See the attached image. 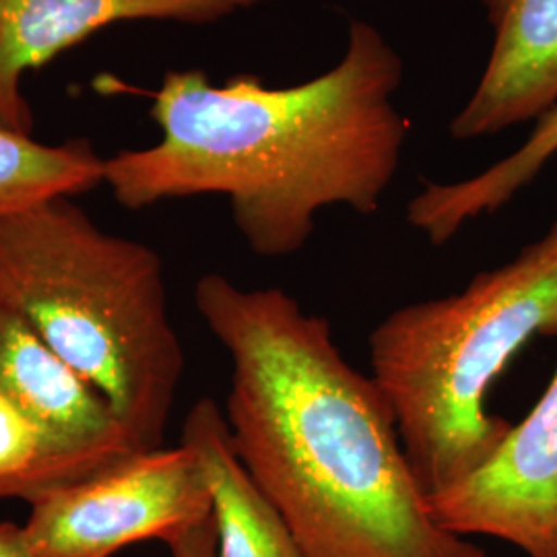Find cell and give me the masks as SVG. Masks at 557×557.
Segmentation results:
<instances>
[{
  "instance_id": "13",
  "label": "cell",
  "mask_w": 557,
  "mask_h": 557,
  "mask_svg": "<svg viewBox=\"0 0 557 557\" xmlns=\"http://www.w3.org/2000/svg\"><path fill=\"white\" fill-rule=\"evenodd\" d=\"M119 458L60 444L0 395V502L25 499L34 504Z\"/></svg>"
},
{
  "instance_id": "5",
  "label": "cell",
  "mask_w": 557,
  "mask_h": 557,
  "mask_svg": "<svg viewBox=\"0 0 557 557\" xmlns=\"http://www.w3.org/2000/svg\"><path fill=\"white\" fill-rule=\"evenodd\" d=\"M29 506L34 557H110L140 541L170 543L213 515L199 457L182 442L131 453Z\"/></svg>"
},
{
  "instance_id": "6",
  "label": "cell",
  "mask_w": 557,
  "mask_h": 557,
  "mask_svg": "<svg viewBox=\"0 0 557 557\" xmlns=\"http://www.w3.org/2000/svg\"><path fill=\"white\" fill-rule=\"evenodd\" d=\"M428 504L440 527L458 537L483 535L527 557H557V368L492 460Z\"/></svg>"
},
{
  "instance_id": "4",
  "label": "cell",
  "mask_w": 557,
  "mask_h": 557,
  "mask_svg": "<svg viewBox=\"0 0 557 557\" xmlns=\"http://www.w3.org/2000/svg\"><path fill=\"white\" fill-rule=\"evenodd\" d=\"M535 337H557V220L517 259L458 294L398 308L370 333L372 379L428 498L498 453L512 425L487 409L490 388Z\"/></svg>"
},
{
  "instance_id": "14",
  "label": "cell",
  "mask_w": 557,
  "mask_h": 557,
  "mask_svg": "<svg viewBox=\"0 0 557 557\" xmlns=\"http://www.w3.org/2000/svg\"><path fill=\"white\" fill-rule=\"evenodd\" d=\"M172 557H218V531L211 517L193 524L168 543Z\"/></svg>"
},
{
  "instance_id": "12",
  "label": "cell",
  "mask_w": 557,
  "mask_h": 557,
  "mask_svg": "<svg viewBox=\"0 0 557 557\" xmlns=\"http://www.w3.org/2000/svg\"><path fill=\"white\" fill-rule=\"evenodd\" d=\"M106 160L89 140L48 145L0 124V220L103 184Z\"/></svg>"
},
{
  "instance_id": "9",
  "label": "cell",
  "mask_w": 557,
  "mask_h": 557,
  "mask_svg": "<svg viewBox=\"0 0 557 557\" xmlns=\"http://www.w3.org/2000/svg\"><path fill=\"white\" fill-rule=\"evenodd\" d=\"M0 395L60 444L106 457L137 453L106 398L0 301Z\"/></svg>"
},
{
  "instance_id": "7",
  "label": "cell",
  "mask_w": 557,
  "mask_h": 557,
  "mask_svg": "<svg viewBox=\"0 0 557 557\" xmlns=\"http://www.w3.org/2000/svg\"><path fill=\"white\" fill-rule=\"evenodd\" d=\"M273 0H0V124L32 133L21 83L122 21L213 23Z\"/></svg>"
},
{
  "instance_id": "15",
  "label": "cell",
  "mask_w": 557,
  "mask_h": 557,
  "mask_svg": "<svg viewBox=\"0 0 557 557\" xmlns=\"http://www.w3.org/2000/svg\"><path fill=\"white\" fill-rule=\"evenodd\" d=\"M0 557H34L23 524L0 522Z\"/></svg>"
},
{
  "instance_id": "11",
  "label": "cell",
  "mask_w": 557,
  "mask_h": 557,
  "mask_svg": "<svg viewBox=\"0 0 557 557\" xmlns=\"http://www.w3.org/2000/svg\"><path fill=\"white\" fill-rule=\"evenodd\" d=\"M557 156V106L537 120L529 139L508 158L478 176L458 182H425L407 205V221L434 246L457 236L469 223L492 215L537 178Z\"/></svg>"
},
{
  "instance_id": "3",
  "label": "cell",
  "mask_w": 557,
  "mask_h": 557,
  "mask_svg": "<svg viewBox=\"0 0 557 557\" xmlns=\"http://www.w3.org/2000/svg\"><path fill=\"white\" fill-rule=\"evenodd\" d=\"M0 301L112 407L139 450L163 446L186 356L160 255L71 199L0 220Z\"/></svg>"
},
{
  "instance_id": "10",
  "label": "cell",
  "mask_w": 557,
  "mask_h": 557,
  "mask_svg": "<svg viewBox=\"0 0 557 557\" xmlns=\"http://www.w3.org/2000/svg\"><path fill=\"white\" fill-rule=\"evenodd\" d=\"M182 444L199 457L213 499L218 557H306L277 508L239 462L220 405L202 397L182 425Z\"/></svg>"
},
{
  "instance_id": "2",
  "label": "cell",
  "mask_w": 557,
  "mask_h": 557,
  "mask_svg": "<svg viewBox=\"0 0 557 557\" xmlns=\"http://www.w3.org/2000/svg\"><path fill=\"white\" fill-rule=\"evenodd\" d=\"M400 81L397 50L366 21L331 71L292 87L170 71L151 94L160 143L106 160L103 184L126 209L220 195L255 255H296L322 209L379 211L409 135Z\"/></svg>"
},
{
  "instance_id": "8",
  "label": "cell",
  "mask_w": 557,
  "mask_h": 557,
  "mask_svg": "<svg viewBox=\"0 0 557 557\" xmlns=\"http://www.w3.org/2000/svg\"><path fill=\"white\" fill-rule=\"evenodd\" d=\"M494 27L487 66L450 124L455 139H479L557 106V0H481Z\"/></svg>"
},
{
  "instance_id": "1",
  "label": "cell",
  "mask_w": 557,
  "mask_h": 557,
  "mask_svg": "<svg viewBox=\"0 0 557 557\" xmlns=\"http://www.w3.org/2000/svg\"><path fill=\"white\" fill-rule=\"evenodd\" d=\"M195 306L232 359L234 450L304 556L487 557L434 520L388 398L343 358L329 320L220 273L197 281Z\"/></svg>"
}]
</instances>
